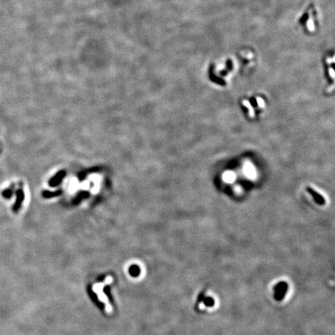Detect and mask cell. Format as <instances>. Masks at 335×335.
Segmentation results:
<instances>
[{"label": "cell", "mask_w": 335, "mask_h": 335, "mask_svg": "<svg viewBox=\"0 0 335 335\" xmlns=\"http://www.w3.org/2000/svg\"><path fill=\"white\" fill-rule=\"evenodd\" d=\"M113 277H111V276H107V277L105 278V280H104L103 283H96V284H95V285L92 286V290L97 294L98 299L100 300L101 302H103V303H104V305H105L106 311L108 313H110L113 312V307L110 306V302H109V300H108L107 296L103 293V289L106 285H108V284H110V283H113Z\"/></svg>", "instance_id": "obj_1"}, {"label": "cell", "mask_w": 335, "mask_h": 335, "mask_svg": "<svg viewBox=\"0 0 335 335\" xmlns=\"http://www.w3.org/2000/svg\"><path fill=\"white\" fill-rule=\"evenodd\" d=\"M202 302H203V304L206 307H212L215 305V300L212 297H210V296H205Z\"/></svg>", "instance_id": "obj_3"}, {"label": "cell", "mask_w": 335, "mask_h": 335, "mask_svg": "<svg viewBox=\"0 0 335 335\" xmlns=\"http://www.w3.org/2000/svg\"><path fill=\"white\" fill-rule=\"evenodd\" d=\"M289 289L288 283L285 282H279L274 287V298L276 301H282L285 298Z\"/></svg>", "instance_id": "obj_2"}, {"label": "cell", "mask_w": 335, "mask_h": 335, "mask_svg": "<svg viewBox=\"0 0 335 335\" xmlns=\"http://www.w3.org/2000/svg\"><path fill=\"white\" fill-rule=\"evenodd\" d=\"M204 297H205V293H201L199 294V296H198V299H197V301H196V305H199V303H200V302H203V300Z\"/></svg>", "instance_id": "obj_4"}, {"label": "cell", "mask_w": 335, "mask_h": 335, "mask_svg": "<svg viewBox=\"0 0 335 335\" xmlns=\"http://www.w3.org/2000/svg\"><path fill=\"white\" fill-rule=\"evenodd\" d=\"M130 272H131V274L133 276H136V275H137L138 274L139 271H138L137 268L135 267V266H133V267L131 268V269H130Z\"/></svg>", "instance_id": "obj_5"}]
</instances>
